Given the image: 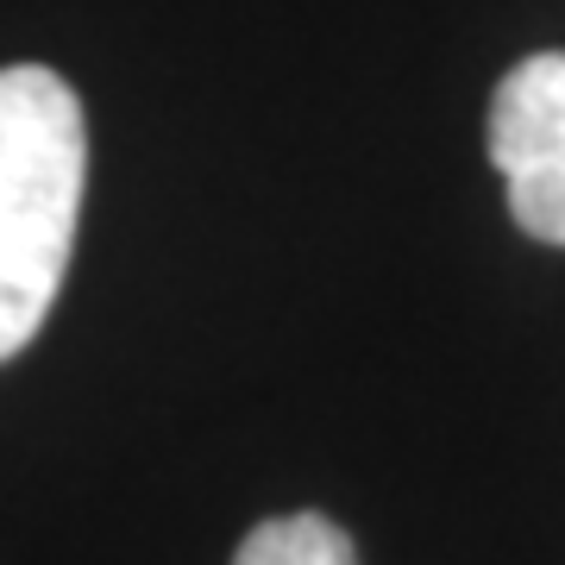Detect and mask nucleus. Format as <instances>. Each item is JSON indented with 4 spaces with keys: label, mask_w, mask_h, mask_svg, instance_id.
<instances>
[{
    "label": "nucleus",
    "mask_w": 565,
    "mask_h": 565,
    "mask_svg": "<svg viewBox=\"0 0 565 565\" xmlns=\"http://www.w3.org/2000/svg\"><path fill=\"white\" fill-rule=\"evenodd\" d=\"M484 139L515 226L565 245V51H534L497 82Z\"/></svg>",
    "instance_id": "obj_2"
},
{
    "label": "nucleus",
    "mask_w": 565,
    "mask_h": 565,
    "mask_svg": "<svg viewBox=\"0 0 565 565\" xmlns=\"http://www.w3.org/2000/svg\"><path fill=\"white\" fill-rule=\"evenodd\" d=\"M233 565H359V546L333 515L296 509V515H270V522L252 527Z\"/></svg>",
    "instance_id": "obj_3"
},
{
    "label": "nucleus",
    "mask_w": 565,
    "mask_h": 565,
    "mask_svg": "<svg viewBox=\"0 0 565 565\" xmlns=\"http://www.w3.org/2000/svg\"><path fill=\"white\" fill-rule=\"evenodd\" d=\"M88 189L76 88L44 70H0V364L20 359L57 308Z\"/></svg>",
    "instance_id": "obj_1"
}]
</instances>
